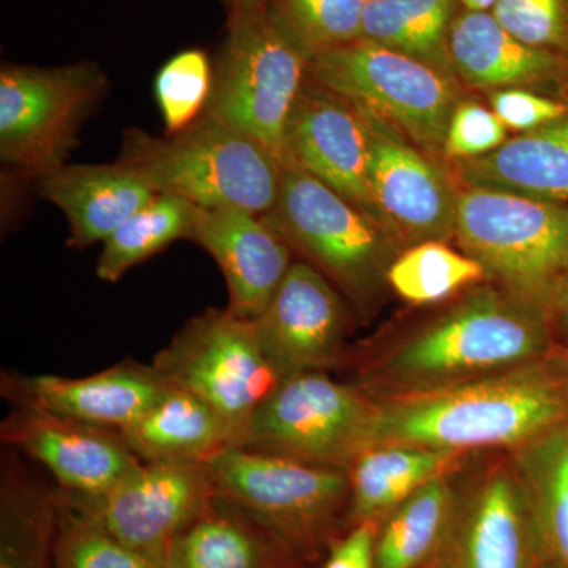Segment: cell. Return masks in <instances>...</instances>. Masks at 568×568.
I'll return each instance as SVG.
<instances>
[{"mask_svg":"<svg viewBox=\"0 0 568 568\" xmlns=\"http://www.w3.org/2000/svg\"><path fill=\"white\" fill-rule=\"evenodd\" d=\"M39 193L69 220V245L74 248L106 241L156 194L122 162L62 164L40 175Z\"/></svg>","mask_w":568,"mask_h":568,"instance_id":"obj_21","label":"cell"},{"mask_svg":"<svg viewBox=\"0 0 568 568\" xmlns=\"http://www.w3.org/2000/svg\"><path fill=\"white\" fill-rule=\"evenodd\" d=\"M121 435L141 462L209 463L239 446L233 426L200 396L178 387Z\"/></svg>","mask_w":568,"mask_h":568,"instance_id":"obj_23","label":"cell"},{"mask_svg":"<svg viewBox=\"0 0 568 568\" xmlns=\"http://www.w3.org/2000/svg\"><path fill=\"white\" fill-rule=\"evenodd\" d=\"M190 241L223 272L233 315L254 321L290 271L291 246L263 215L241 207H197Z\"/></svg>","mask_w":568,"mask_h":568,"instance_id":"obj_19","label":"cell"},{"mask_svg":"<svg viewBox=\"0 0 568 568\" xmlns=\"http://www.w3.org/2000/svg\"><path fill=\"white\" fill-rule=\"evenodd\" d=\"M119 162L156 194H173L197 207H241L264 215L282 185L283 163L271 149L207 114L166 138L129 130Z\"/></svg>","mask_w":568,"mask_h":568,"instance_id":"obj_3","label":"cell"},{"mask_svg":"<svg viewBox=\"0 0 568 568\" xmlns=\"http://www.w3.org/2000/svg\"><path fill=\"white\" fill-rule=\"evenodd\" d=\"M308 54L276 22L267 3L230 10L204 114L248 134L287 164V121L308 78Z\"/></svg>","mask_w":568,"mask_h":568,"instance_id":"obj_6","label":"cell"},{"mask_svg":"<svg viewBox=\"0 0 568 568\" xmlns=\"http://www.w3.org/2000/svg\"><path fill=\"white\" fill-rule=\"evenodd\" d=\"M171 388L152 365L136 362L84 377L3 372L0 379L3 398L14 407H32L115 432L136 424Z\"/></svg>","mask_w":568,"mask_h":568,"instance_id":"obj_18","label":"cell"},{"mask_svg":"<svg viewBox=\"0 0 568 568\" xmlns=\"http://www.w3.org/2000/svg\"><path fill=\"white\" fill-rule=\"evenodd\" d=\"M552 336H555L556 346L559 349L568 351V280L560 291L558 301H556L555 308H552L551 316Z\"/></svg>","mask_w":568,"mask_h":568,"instance_id":"obj_39","label":"cell"},{"mask_svg":"<svg viewBox=\"0 0 568 568\" xmlns=\"http://www.w3.org/2000/svg\"><path fill=\"white\" fill-rule=\"evenodd\" d=\"M227 9H252V7H261L267 3V0H223Z\"/></svg>","mask_w":568,"mask_h":568,"instance_id":"obj_41","label":"cell"},{"mask_svg":"<svg viewBox=\"0 0 568 568\" xmlns=\"http://www.w3.org/2000/svg\"><path fill=\"white\" fill-rule=\"evenodd\" d=\"M263 216L358 315H373L402 248L369 213L291 163L283 164L278 197Z\"/></svg>","mask_w":568,"mask_h":568,"instance_id":"obj_4","label":"cell"},{"mask_svg":"<svg viewBox=\"0 0 568 568\" xmlns=\"http://www.w3.org/2000/svg\"><path fill=\"white\" fill-rule=\"evenodd\" d=\"M280 377L323 372L349 361L345 297L308 263H293L267 308L253 321Z\"/></svg>","mask_w":568,"mask_h":568,"instance_id":"obj_15","label":"cell"},{"mask_svg":"<svg viewBox=\"0 0 568 568\" xmlns=\"http://www.w3.org/2000/svg\"><path fill=\"white\" fill-rule=\"evenodd\" d=\"M493 111L508 130L529 133L568 118V104L538 93L506 89L489 97Z\"/></svg>","mask_w":568,"mask_h":568,"instance_id":"obj_37","label":"cell"},{"mask_svg":"<svg viewBox=\"0 0 568 568\" xmlns=\"http://www.w3.org/2000/svg\"><path fill=\"white\" fill-rule=\"evenodd\" d=\"M213 67L203 50L192 48L164 63L155 78V99L168 134L182 132L207 110Z\"/></svg>","mask_w":568,"mask_h":568,"instance_id":"obj_34","label":"cell"},{"mask_svg":"<svg viewBox=\"0 0 568 568\" xmlns=\"http://www.w3.org/2000/svg\"><path fill=\"white\" fill-rule=\"evenodd\" d=\"M286 145L287 164H297L375 219L368 126L354 104L306 78L287 121Z\"/></svg>","mask_w":568,"mask_h":568,"instance_id":"obj_17","label":"cell"},{"mask_svg":"<svg viewBox=\"0 0 568 568\" xmlns=\"http://www.w3.org/2000/svg\"><path fill=\"white\" fill-rule=\"evenodd\" d=\"M379 523H358L332 548L324 568H376L375 545Z\"/></svg>","mask_w":568,"mask_h":568,"instance_id":"obj_38","label":"cell"},{"mask_svg":"<svg viewBox=\"0 0 568 568\" xmlns=\"http://www.w3.org/2000/svg\"><path fill=\"white\" fill-rule=\"evenodd\" d=\"M58 497L17 458L0 470V568H44V544Z\"/></svg>","mask_w":568,"mask_h":568,"instance_id":"obj_29","label":"cell"},{"mask_svg":"<svg viewBox=\"0 0 568 568\" xmlns=\"http://www.w3.org/2000/svg\"><path fill=\"white\" fill-rule=\"evenodd\" d=\"M459 82L487 91H528L568 104V58L517 39L491 11L459 10L450 32Z\"/></svg>","mask_w":568,"mask_h":568,"instance_id":"obj_20","label":"cell"},{"mask_svg":"<svg viewBox=\"0 0 568 568\" xmlns=\"http://www.w3.org/2000/svg\"><path fill=\"white\" fill-rule=\"evenodd\" d=\"M462 466L418 488L377 525L376 568L432 566L454 521Z\"/></svg>","mask_w":568,"mask_h":568,"instance_id":"obj_26","label":"cell"},{"mask_svg":"<svg viewBox=\"0 0 568 568\" xmlns=\"http://www.w3.org/2000/svg\"><path fill=\"white\" fill-rule=\"evenodd\" d=\"M375 403L369 447L515 450L568 424V351L463 386Z\"/></svg>","mask_w":568,"mask_h":568,"instance_id":"obj_2","label":"cell"},{"mask_svg":"<svg viewBox=\"0 0 568 568\" xmlns=\"http://www.w3.org/2000/svg\"><path fill=\"white\" fill-rule=\"evenodd\" d=\"M556 351L544 310L484 282L440 315L357 354L349 383L373 399L429 394L510 372Z\"/></svg>","mask_w":568,"mask_h":568,"instance_id":"obj_1","label":"cell"},{"mask_svg":"<svg viewBox=\"0 0 568 568\" xmlns=\"http://www.w3.org/2000/svg\"><path fill=\"white\" fill-rule=\"evenodd\" d=\"M455 174L469 189L568 205V118L518 134L480 159L457 162Z\"/></svg>","mask_w":568,"mask_h":568,"instance_id":"obj_22","label":"cell"},{"mask_svg":"<svg viewBox=\"0 0 568 568\" xmlns=\"http://www.w3.org/2000/svg\"><path fill=\"white\" fill-rule=\"evenodd\" d=\"M375 399L328 373L286 377L254 413L242 446L346 469L372 446Z\"/></svg>","mask_w":568,"mask_h":568,"instance_id":"obj_9","label":"cell"},{"mask_svg":"<svg viewBox=\"0 0 568 568\" xmlns=\"http://www.w3.org/2000/svg\"><path fill=\"white\" fill-rule=\"evenodd\" d=\"M0 437L40 463L71 495H103L141 462L121 432L32 407H14L0 425Z\"/></svg>","mask_w":568,"mask_h":568,"instance_id":"obj_16","label":"cell"},{"mask_svg":"<svg viewBox=\"0 0 568 568\" xmlns=\"http://www.w3.org/2000/svg\"><path fill=\"white\" fill-rule=\"evenodd\" d=\"M428 568H537L528 500L510 452L467 457L454 521Z\"/></svg>","mask_w":568,"mask_h":568,"instance_id":"obj_12","label":"cell"},{"mask_svg":"<svg viewBox=\"0 0 568 568\" xmlns=\"http://www.w3.org/2000/svg\"><path fill=\"white\" fill-rule=\"evenodd\" d=\"M254 526L252 518L215 496L171 541L163 568H271V549Z\"/></svg>","mask_w":568,"mask_h":568,"instance_id":"obj_28","label":"cell"},{"mask_svg":"<svg viewBox=\"0 0 568 568\" xmlns=\"http://www.w3.org/2000/svg\"><path fill=\"white\" fill-rule=\"evenodd\" d=\"M459 10V0H368L362 39L455 77L448 44Z\"/></svg>","mask_w":568,"mask_h":568,"instance_id":"obj_27","label":"cell"},{"mask_svg":"<svg viewBox=\"0 0 568 568\" xmlns=\"http://www.w3.org/2000/svg\"><path fill=\"white\" fill-rule=\"evenodd\" d=\"M454 239L489 282L551 316L568 280V205L466 186Z\"/></svg>","mask_w":568,"mask_h":568,"instance_id":"obj_5","label":"cell"},{"mask_svg":"<svg viewBox=\"0 0 568 568\" xmlns=\"http://www.w3.org/2000/svg\"><path fill=\"white\" fill-rule=\"evenodd\" d=\"M67 495L123 545L162 567L171 541L216 496L207 463L190 462H140L103 495Z\"/></svg>","mask_w":568,"mask_h":568,"instance_id":"obj_13","label":"cell"},{"mask_svg":"<svg viewBox=\"0 0 568 568\" xmlns=\"http://www.w3.org/2000/svg\"><path fill=\"white\" fill-rule=\"evenodd\" d=\"M93 62L0 70V159L33 175L65 164L84 119L106 89Z\"/></svg>","mask_w":568,"mask_h":568,"instance_id":"obj_11","label":"cell"},{"mask_svg":"<svg viewBox=\"0 0 568 568\" xmlns=\"http://www.w3.org/2000/svg\"><path fill=\"white\" fill-rule=\"evenodd\" d=\"M59 508L62 515L55 547L58 568H163L123 545L67 493H62Z\"/></svg>","mask_w":568,"mask_h":568,"instance_id":"obj_33","label":"cell"},{"mask_svg":"<svg viewBox=\"0 0 568 568\" xmlns=\"http://www.w3.org/2000/svg\"><path fill=\"white\" fill-rule=\"evenodd\" d=\"M215 495L295 551H315L349 514V477L339 467L233 446L207 463Z\"/></svg>","mask_w":568,"mask_h":568,"instance_id":"obj_8","label":"cell"},{"mask_svg":"<svg viewBox=\"0 0 568 568\" xmlns=\"http://www.w3.org/2000/svg\"><path fill=\"white\" fill-rule=\"evenodd\" d=\"M491 13L517 39L568 58V0H499Z\"/></svg>","mask_w":568,"mask_h":568,"instance_id":"obj_35","label":"cell"},{"mask_svg":"<svg viewBox=\"0 0 568 568\" xmlns=\"http://www.w3.org/2000/svg\"><path fill=\"white\" fill-rule=\"evenodd\" d=\"M508 129L484 104L462 100L448 123L443 155L450 162L480 159L507 141Z\"/></svg>","mask_w":568,"mask_h":568,"instance_id":"obj_36","label":"cell"},{"mask_svg":"<svg viewBox=\"0 0 568 568\" xmlns=\"http://www.w3.org/2000/svg\"><path fill=\"white\" fill-rule=\"evenodd\" d=\"M499 0H459L463 10L491 11Z\"/></svg>","mask_w":568,"mask_h":568,"instance_id":"obj_40","label":"cell"},{"mask_svg":"<svg viewBox=\"0 0 568 568\" xmlns=\"http://www.w3.org/2000/svg\"><path fill=\"white\" fill-rule=\"evenodd\" d=\"M470 454L405 444L366 448L347 467L349 518L381 523L418 488L458 469Z\"/></svg>","mask_w":568,"mask_h":568,"instance_id":"obj_24","label":"cell"},{"mask_svg":"<svg viewBox=\"0 0 568 568\" xmlns=\"http://www.w3.org/2000/svg\"><path fill=\"white\" fill-rule=\"evenodd\" d=\"M308 78L433 156L463 100L454 74L365 39L313 55Z\"/></svg>","mask_w":568,"mask_h":568,"instance_id":"obj_7","label":"cell"},{"mask_svg":"<svg viewBox=\"0 0 568 568\" xmlns=\"http://www.w3.org/2000/svg\"><path fill=\"white\" fill-rule=\"evenodd\" d=\"M173 387L200 396L244 443L260 406L282 383L264 354L253 321L207 310L181 328L152 364Z\"/></svg>","mask_w":568,"mask_h":568,"instance_id":"obj_10","label":"cell"},{"mask_svg":"<svg viewBox=\"0 0 568 568\" xmlns=\"http://www.w3.org/2000/svg\"><path fill=\"white\" fill-rule=\"evenodd\" d=\"M487 280L476 260L439 241L403 250L387 274L388 287L410 305L439 304Z\"/></svg>","mask_w":568,"mask_h":568,"instance_id":"obj_31","label":"cell"},{"mask_svg":"<svg viewBox=\"0 0 568 568\" xmlns=\"http://www.w3.org/2000/svg\"><path fill=\"white\" fill-rule=\"evenodd\" d=\"M368 0H267L276 22L312 59L362 39Z\"/></svg>","mask_w":568,"mask_h":568,"instance_id":"obj_32","label":"cell"},{"mask_svg":"<svg viewBox=\"0 0 568 568\" xmlns=\"http://www.w3.org/2000/svg\"><path fill=\"white\" fill-rule=\"evenodd\" d=\"M361 112L368 126L369 190L376 222L402 252L422 242L454 239L458 190L450 178L386 122Z\"/></svg>","mask_w":568,"mask_h":568,"instance_id":"obj_14","label":"cell"},{"mask_svg":"<svg viewBox=\"0 0 568 568\" xmlns=\"http://www.w3.org/2000/svg\"><path fill=\"white\" fill-rule=\"evenodd\" d=\"M510 455L528 500L537 568H568V424Z\"/></svg>","mask_w":568,"mask_h":568,"instance_id":"obj_25","label":"cell"},{"mask_svg":"<svg viewBox=\"0 0 568 568\" xmlns=\"http://www.w3.org/2000/svg\"><path fill=\"white\" fill-rule=\"evenodd\" d=\"M196 209L197 205L173 194H155L103 242L97 276L102 282H119L134 265L173 242L190 241Z\"/></svg>","mask_w":568,"mask_h":568,"instance_id":"obj_30","label":"cell"}]
</instances>
